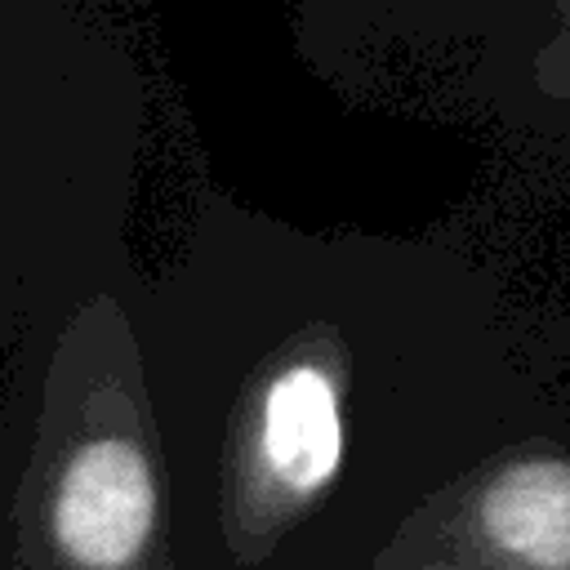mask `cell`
Wrapping results in <instances>:
<instances>
[{"mask_svg": "<svg viewBox=\"0 0 570 570\" xmlns=\"http://www.w3.org/2000/svg\"><path fill=\"white\" fill-rule=\"evenodd\" d=\"M481 525L503 552L539 570H570V463L508 468L481 499Z\"/></svg>", "mask_w": 570, "mask_h": 570, "instance_id": "3957f363", "label": "cell"}, {"mask_svg": "<svg viewBox=\"0 0 570 570\" xmlns=\"http://www.w3.org/2000/svg\"><path fill=\"white\" fill-rule=\"evenodd\" d=\"M156 525V485L138 445L102 436L71 454L53 530L62 552L85 570H125L151 539Z\"/></svg>", "mask_w": 570, "mask_h": 570, "instance_id": "6da1fadb", "label": "cell"}, {"mask_svg": "<svg viewBox=\"0 0 570 570\" xmlns=\"http://www.w3.org/2000/svg\"><path fill=\"white\" fill-rule=\"evenodd\" d=\"M263 459L294 490H321L343 454V419L334 383L316 365L285 370L263 401Z\"/></svg>", "mask_w": 570, "mask_h": 570, "instance_id": "7a4b0ae2", "label": "cell"}]
</instances>
